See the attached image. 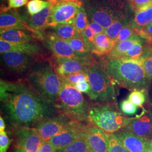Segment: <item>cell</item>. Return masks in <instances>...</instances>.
<instances>
[{"instance_id":"obj_13","label":"cell","mask_w":152,"mask_h":152,"mask_svg":"<svg viewBox=\"0 0 152 152\" xmlns=\"http://www.w3.org/2000/svg\"><path fill=\"white\" fill-rule=\"evenodd\" d=\"M87 126L81 122L76 121L49 140L54 145L56 150L67 147L82 135Z\"/></svg>"},{"instance_id":"obj_46","label":"cell","mask_w":152,"mask_h":152,"mask_svg":"<svg viewBox=\"0 0 152 152\" xmlns=\"http://www.w3.org/2000/svg\"><path fill=\"white\" fill-rule=\"evenodd\" d=\"M81 1V0H49V2H50L51 4H54L62 2H78Z\"/></svg>"},{"instance_id":"obj_26","label":"cell","mask_w":152,"mask_h":152,"mask_svg":"<svg viewBox=\"0 0 152 152\" xmlns=\"http://www.w3.org/2000/svg\"><path fill=\"white\" fill-rule=\"evenodd\" d=\"M152 23V6L144 11L136 12L134 24L136 28L142 27Z\"/></svg>"},{"instance_id":"obj_42","label":"cell","mask_w":152,"mask_h":152,"mask_svg":"<svg viewBox=\"0 0 152 152\" xmlns=\"http://www.w3.org/2000/svg\"><path fill=\"white\" fill-rule=\"evenodd\" d=\"M76 88L81 92L87 94L91 100L92 99V94L89 83L87 81L81 82L77 83L73 85Z\"/></svg>"},{"instance_id":"obj_43","label":"cell","mask_w":152,"mask_h":152,"mask_svg":"<svg viewBox=\"0 0 152 152\" xmlns=\"http://www.w3.org/2000/svg\"><path fill=\"white\" fill-rule=\"evenodd\" d=\"M36 152H56V149L50 141L44 142Z\"/></svg>"},{"instance_id":"obj_47","label":"cell","mask_w":152,"mask_h":152,"mask_svg":"<svg viewBox=\"0 0 152 152\" xmlns=\"http://www.w3.org/2000/svg\"><path fill=\"white\" fill-rule=\"evenodd\" d=\"M6 125L4 119L1 115L0 117V132L5 131Z\"/></svg>"},{"instance_id":"obj_39","label":"cell","mask_w":152,"mask_h":152,"mask_svg":"<svg viewBox=\"0 0 152 152\" xmlns=\"http://www.w3.org/2000/svg\"><path fill=\"white\" fill-rule=\"evenodd\" d=\"M135 31L134 28H132L129 26H125L121 31L118 37L115 40V43L117 44L131 38L134 36H135Z\"/></svg>"},{"instance_id":"obj_24","label":"cell","mask_w":152,"mask_h":152,"mask_svg":"<svg viewBox=\"0 0 152 152\" xmlns=\"http://www.w3.org/2000/svg\"><path fill=\"white\" fill-rule=\"evenodd\" d=\"M53 28L58 37L65 41L81 36L74 24H59Z\"/></svg>"},{"instance_id":"obj_45","label":"cell","mask_w":152,"mask_h":152,"mask_svg":"<svg viewBox=\"0 0 152 152\" xmlns=\"http://www.w3.org/2000/svg\"><path fill=\"white\" fill-rule=\"evenodd\" d=\"M88 26L96 34L99 33L104 32L105 28H104L101 25H100L99 24H98L96 22H91L90 23H89Z\"/></svg>"},{"instance_id":"obj_44","label":"cell","mask_w":152,"mask_h":152,"mask_svg":"<svg viewBox=\"0 0 152 152\" xmlns=\"http://www.w3.org/2000/svg\"><path fill=\"white\" fill-rule=\"evenodd\" d=\"M28 2V0H8V9L21 7Z\"/></svg>"},{"instance_id":"obj_35","label":"cell","mask_w":152,"mask_h":152,"mask_svg":"<svg viewBox=\"0 0 152 152\" xmlns=\"http://www.w3.org/2000/svg\"><path fill=\"white\" fill-rule=\"evenodd\" d=\"M96 34L89 27V26L81 32L83 41L91 53L93 48L94 40Z\"/></svg>"},{"instance_id":"obj_22","label":"cell","mask_w":152,"mask_h":152,"mask_svg":"<svg viewBox=\"0 0 152 152\" xmlns=\"http://www.w3.org/2000/svg\"><path fill=\"white\" fill-rule=\"evenodd\" d=\"M0 38L10 43H26L32 40L30 35L20 29H1Z\"/></svg>"},{"instance_id":"obj_30","label":"cell","mask_w":152,"mask_h":152,"mask_svg":"<svg viewBox=\"0 0 152 152\" xmlns=\"http://www.w3.org/2000/svg\"><path fill=\"white\" fill-rule=\"evenodd\" d=\"M125 24L126 20L116 21L111 24L109 27L105 28L104 33L115 42V40L118 37L121 31L125 27Z\"/></svg>"},{"instance_id":"obj_38","label":"cell","mask_w":152,"mask_h":152,"mask_svg":"<svg viewBox=\"0 0 152 152\" xmlns=\"http://www.w3.org/2000/svg\"><path fill=\"white\" fill-rule=\"evenodd\" d=\"M134 30L141 37L148 41H152V23L142 27L134 28Z\"/></svg>"},{"instance_id":"obj_4","label":"cell","mask_w":152,"mask_h":152,"mask_svg":"<svg viewBox=\"0 0 152 152\" xmlns=\"http://www.w3.org/2000/svg\"><path fill=\"white\" fill-rule=\"evenodd\" d=\"M91 22L107 28L114 22L125 20L127 7L125 0H81Z\"/></svg>"},{"instance_id":"obj_32","label":"cell","mask_w":152,"mask_h":152,"mask_svg":"<svg viewBox=\"0 0 152 152\" xmlns=\"http://www.w3.org/2000/svg\"><path fill=\"white\" fill-rule=\"evenodd\" d=\"M108 152H129L115 134L109 136Z\"/></svg>"},{"instance_id":"obj_11","label":"cell","mask_w":152,"mask_h":152,"mask_svg":"<svg viewBox=\"0 0 152 152\" xmlns=\"http://www.w3.org/2000/svg\"><path fill=\"white\" fill-rule=\"evenodd\" d=\"M6 67L13 73L22 75L31 67L33 56L16 52H8L1 54Z\"/></svg>"},{"instance_id":"obj_41","label":"cell","mask_w":152,"mask_h":152,"mask_svg":"<svg viewBox=\"0 0 152 152\" xmlns=\"http://www.w3.org/2000/svg\"><path fill=\"white\" fill-rule=\"evenodd\" d=\"M11 140L5 131L0 132V152H6L11 144Z\"/></svg>"},{"instance_id":"obj_17","label":"cell","mask_w":152,"mask_h":152,"mask_svg":"<svg viewBox=\"0 0 152 152\" xmlns=\"http://www.w3.org/2000/svg\"><path fill=\"white\" fill-rule=\"evenodd\" d=\"M129 152H145L147 140L131 131L123 129L115 133Z\"/></svg>"},{"instance_id":"obj_10","label":"cell","mask_w":152,"mask_h":152,"mask_svg":"<svg viewBox=\"0 0 152 152\" xmlns=\"http://www.w3.org/2000/svg\"><path fill=\"white\" fill-rule=\"evenodd\" d=\"M17 147L26 152H36L43 142L36 127H15Z\"/></svg>"},{"instance_id":"obj_50","label":"cell","mask_w":152,"mask_h":152,"mask_svg":"<svg viewBox=\"0 0 152 152\" xmlns=\"http://www.w3.org/2000/svg\"><path fill=\"white\" fill-rule=\"evenodd\" d=\"M128 1H129L130 2L131 4H132V1H133V0H128Z\"/></svg>"},{"instance_id":"obj_18","label":"cell","mask_w":152,"mask_h":152,"mask_svg":"<svg viewBox=\"0 0 152 152\" xmlns=\"http://www.w3.org/2000/svg\"><path fill=\"white\" fill-rule=\"evenodd\" d=\"M0 28L1 29H28L36 33L37 38L39 39L43 38V36L41 33L38 31H33V30L28 27L16 13L8 12L6 10L1 12Z\"/></svg>"},{"instance_id":"obj_49","label":"cell","mask_w":152,"mask_h":152,"mask_svg":"<svg viewBox=\"0 0 152 152\" xmlns=\"http://www.w3.org/2000/svg\"><path fill=\"white\" fill-rule=\"evenodd\" d=\"M12 152H26L23 149H22L21 148H19L18 147L16 146V147H15L13 150H12Z\"/></svg>"},{"instance_id":"obj_27","label":"cell","mask_w":152,"mask_h":152,"mask_svg":"<svg viewBox=\"0 0 152 152\" xmlns=\"http://www.w3.org/2000/svg\"><path fill=\"white\" fill-rule=\"evenodd\" d=\"M66 41L77 53L84 56H88L90 54V51L83 42L81 36L72 38Z\"/></svg>"},{"instance_id":"obj_7","label":"cell","mask_w":152,"mask_h":152,"mask_svg":"<svg viewBox=\"0 0 152 152\" xmlns=\"http://www.w3.org/2000/svg\"><path fill=\"white\" fill-rule=\"evenodd\" d=\"M85 73L92 92L91 100L102 104H115L117 98L115 84L103 68L94 64L87 68Z\"/></svg>"},{"instance_id":"obj_23","label":"cell","mask_w":152,"mask_h":152,"mask_svg":"<svg viewBox=\"0 0 152 152\" xmlns=\"http://www.w3.org/2000/svg\"><path fill=\"white\" fill-rule=\"evenodd\" d=\"M140 41V39L137 36H134L125 41L115 44L114 49L109 54V58L114 59L122 58L134 44Z\"/></svg>"},{"instance_id":"obj_15","label":"cell","mask_w":152,"mask_h":152,"mask_svg":"<svg viewBox=\"0 0 152 152\" xmlns=\"http://www.w3.org/2000/svg\"><path fill=\"white\" fill-rule=\"evenodd\" d=\"M126 129L138 136L149 140L152 138V113L144 109V112L133 120Z\"/></svg>"},{"instance_id":"obj_6","label":"cell","mask_w":152,"mask_h":152,"mask_svg":"<svg viewBox=\"0 0 152 152\" xmlns=\"http://www.w3.org/2000/svg\"><path fill=\"white\" fill-rule=\"evenodd\" d=\"M56 107L78 122L88 121L89 106L82 92L71 83L61 81Z\"/></svg>"},{"instance_id":"obj_9","label":"cell","mask_w":152,"mask_h":152,"mask_svg":"<svg viewBox=\"0 0 152 152\" xmlns=\"http://www.w3.org/2000/svg\"><path fill=\"white\" fill-rule=\"evenodd\" d=\"M76 121L63 113L41 122L36 126V129L44 142L49 141L51 137L73 124Z\"/></svg>"},{"instance_id":"obj_20","label":"cell","mask_w":152,"mask_h":152,"mask_svg":"<svg viewBox=\"0 0 152 152\" xmlns=\"http://www.w3.org/2000/svg\"><path fill=\"white\" fill-rule=\"evenodd\" d=\"M114 40L102 33L95 35L91 53L98 55L109 54L115 45Z\"/></svg>"},{"instance_id":"obj_25","label":"cell","mask_w":152,"mask_h":152,"mask_svg":"<svg viewBox=\"0 0 152 152\" xmlns=\"http://www.w3.org/2000/svg\"><path fill=\"white\" fill-rule=\"evenodd\" d=\"M56 152H90L86 140L85 131L82 135L76 141L67 147L56 150Z\"/></svg>"},{"instance_id":"obj_21","label":"cell","mask_w":152,"mask_h":152,"mask_svg":"<svg viewBox=\"0 0 152 152\" xmlns=\"http://www.w3.org/2000/svg\"><path fill=\"white\" fill-rule=\"evenodd\" d=\"M50 16V6L40 12L31 16L26 23L28 27L34 31H39L48 27Z\"/></svg>"},{"instance_id":"obj_36","label":"cell","mask_w":152,"mask_h":152,"mask_svg":"<svg viewBox=\"0 0 152 152\" xmlns=\"http://www.w3.org/2000/svg\"><path fill=\"white\" fill-rule=\"evenodd\" d=\"M137 107L136 105L132 103L130 100L125 99L120 104V109L121 112L127 115H133L136 113Z\"/></svg>"},{"instance_id":"obj_33","label":"cell","mask_w":152,"mask_h":152,"mask_svg":"<svg viewBox=\"0 0 152 152\" xmlns=\"http://www.w3.org/2000/svg\"><path fill=\"white\" fill-rule=\"evenodd\" d=\"M60 80L67 82L72 85H74L77 83L81 82H88L87 75L85 72L77 73L64 76H59Z\"/></svg>"},{"instance_id":"obj_5","label":"cell","mask_w":152,"mask_h":152,"mask_svg":"<svg viewBox=\"0 0 152 152\" xmlns=\"http://www.w3.org/2000/svg\"><path fill=\"white\" fill-rule=\"evenodd\" d=\"M132 120L120 112L114 104H99L88 109V121L109 134L124 129Z\"/></svg>"},{"instance_id":"obj_2","label":"cell","mask_w":152,"mask_h":152,"mask_svg":"<svg viewBox=\"0 0 152 152\" xmlns=\"http://www.w3.org/2000/svg\"><path fill=\"white\" fill-rule=\"evenodd\" d=\"M103 68L115 85L127 89L146 90L151 81L139 60L109 58Z\"/></svg>"},{"instance_id":"obj_14","label":"cell","mask_w":152,"mask_h":152,"mask_svg":"<svg viewBox=\"0 0 152 152\" xmlns=\"http://www.w3.org/2000/svg\"><path fill=\"white\" fill-rule=\"evenodd\" d=\"M109 134L97 127L87 126L85 137L90 152H108Z\"/></svg>"},{"instance_id":"obj_3","label":"cell","mask_w":152,"mask_h":152,"mask_svg":"<svg viewBox=\"0 0 152 152\" xmlns=\"http://www.w3.org/2000/svg\"><path fill=\"white\" fill-rule=\"evenodd\" d=\"M27 80L36 92L56 106L61 82L49 63L38 61L36 63L28 75Z\"/></svg>"},{"instance_id":"obj_12","label":"cell","mask_w":152,"mask_h":152,"mask_svg":"<svg viewBox=\"0 0 152 152\" xmlns=\"http://www.w3.org/2000/svg\"><path fill=\"white\" fill-rule=\"evenodd\" d=\"M46 44L56 58L90 60L88 56H84L75 52L66 41L58 37L55 33L48 36Z\"/></svg>"},{"instance_id":"obj_40","label":"cell","mask_w":152,"mask_h":152,"mask_svg":"<svg viewBox=\"0 0 152 152\" xmlns=\"http://www.w3.org/2000/svg\"><path fill=\"white\" fill-rule=\"evenodd\" d=\"M131 5L136 12L146 10L152 6V0H133Z\"/></svg>"},{"instance_id":"obj_48","label":"cell","mask_w":152,"mask_h":152,"mask_svg":"<svg viewBox=\"0 0 152 152\" xmlns=\"http://www.w3.org/2000/svg\"><path fill=\"white\" fill-rule=\"evenodd\" d=\"M145 152H152V138L147 140Z\"/></svg>"},{"instance_id":"obj_31","label":"cell","mask_w":152,"mask_h":152,"mask_svg":"<svg viewBox=\"0 0 152 152\" xmlns=\"http://www.w3.org/2000/svg\"><path fill=\"white\" fill-rule=\"evenodd\" d=\"M143 54V47L141 40L134 44L122 58L131 60H139L142 57Z\"/></svg>"},{"instance_id":"obj_51","label":"cell","mask_w":152,"mask_h":152,"mask_svg":"<svg viewBox=\"0 0 152 152\" xmlns=\"http://www.w3.org/2000/svg\"><path fill=\"white\" fill-rule=\"evenodd\" d=\"M46 1H49V0H46Z\"/></svg>"},{"instance_id":"obj_19","label":"cell","mask_w":152,"mask_h":152,"mask_svg":"<svg viewBox=\"0 0 152 152\" xmlns=\"http://www.w3.org/2000/svg\"><path fill=\"white\" fill-rule=\"evenodd\" d=\"M41 51V48L37 44L31 42L10 43L0 39L1 54L8 52H16L33 56L39 54Z\"/></svg>"},{"instance_id":"obj_34","label":"cell","mask_w":152,"mask_h":152,"mask_svg":"<svg viewBox=\"0 0 152 152\" xmlns=\"http://www.w3.org/2000/svg\"><path fill=\"white\" fill-rule=\"evenodd\" d=\"M144 90H134L131 92L128 96L132 103L136 105L137 107H142L145 102V95Z\"/></svg>"},{"instance_id":"obj_37","label":"cell","mask_w":152,"mask_h":152,"mask_svg":"<svg viewBox=\"0 0 152 152\" xmlns=\"http://www.w3.org/2000/svg\"><path fill=\"white\" fill-rule=\"evenodd\" d=\"M139 60L147 77L152 80V56H142Z\"/></svg>"},{"instance_id":"obj_16","label":"cell","mask_w":152,"mask_h":152,"mask_svg":"<svg viewBox=\"0 0 152 152\" xmlns=\"http://www.w3.org/2000/svg\"><path fill=\"white\" fill-rule=\"evenodd\" d=\"M55 71L59 76L85 72L90 65L94 64L90 60L56 58Z\"/></svg>"},{"instance_id":"obj_1","label":"cell","mask_w":152,"mask_h":152,"mask_svg":"<svg viewBox=\"0 0 152 152\" xmlns=\"http://www.w3.org/2000/svg\"><path fill=\"white\" fill-rule=\"evenodd\" d=\"M0 100L6 118L14 127H34L58 115V109L54 104L23 82L1 79Z\"/></svg>"},{"instance_id":"obj_8","label":"cell","mask_w":152,"mask_h":152,"mask_svg":"<svg viewBox=\"0 0 152 152\" xmlns=\"http://www.w3.org/2000/svg\"><path fill=\"white\" fill-rule=\"evenodd\" d=\"M82 6L81 1L51 4L48 27L53 28L59 24H74L77 14Z\"/></svg>"},{"instance_id":"obj_28","label":"cell","mask_w":152,"mask_h":152,"mask_svg":"<svg viewBox=\"0 0 152 152\" xmlns=\"http://www.w3.org/2000/svg\"><path fill=\"white\" fill-rule=\"evenodd\" d=\"M51 5V4L47 1L30 0L27 4L28 12L32 16L40 12Z\"/></svg>"},{"instance_id":"obj_29","label":"cell","mask_w":152,"mask_h":152,"mask_svg":"<svg viewBox=\"0 0 152 152\" xmlns=\"http://www.w3.org/2000/svg\"><path fill=\"white\" fill-rule=\"evenodd\" d=\"M74 25L77 31L80 33L85 30L89 25L87 12L83 6L77 14Z\"/></svg>"}]
</instances>
